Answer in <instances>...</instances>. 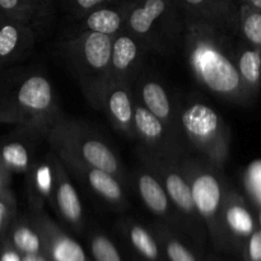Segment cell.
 Returning a JSON list of instances; mask_svg holds the SVG:
<instances>
[{
	"label": "cell",
	"instance_id": "obj_1",
	"mask_svg": "<svg viewBox=\"0 0 261 261\" xmlns=\"http://www.w3.org/2000/svg\"><path fill=\"white\" fill-rule=\"evenodd\" d=\"M191 65L201 83L211 91L227 94L240 86V73L232 61L222 51L206 43L196 41L191 51Z\"/></svg>",
	"mask_w": 261,
	"mask_h": 261
},
{
	"label": "cell",
	"instance_id": "obj_2",
	"mask_svg": "<svg viewBox=\"0 0 261 261\" xmlns=\"http://www.w3.org/2000/svg\"><path fill=\"white\" fill-rule=\"evenodd\" d=\"M181 121L191 139L199 143L209 142L219 127L218 115L204 103H194L188 107L182 114Z\"/></svg>",
	"mask_w": 261,
	"mask_h": 261
},
{
	"label": "cell",
	"instance_id": "obj_3",
	"mask_svg": "<svg viewBox=\"0 0 261 261\" xmlns=\"http://www.w3.org/2000/svg\"><path fill=\"white\" fill-rule=\"evenodd\" d=\"M191 195L195 211L203 218L212 219L216 216L222 199V189L216 176L209 172L199 173L191 184Z\"/></svg>",
	"mask_w": 261,
	"mask_h": 261
},
{
	"label": "cell",
	"instance_id": "obj_4",
	"mask_svg": "<svg viewBox=\"0 0 261 261\" xmlns=\"http://www.w3.org/2000/svg\"><path fill=\"white\" fill-rule=\"evenodd\" d=\"M41 239L45 255L50 261H88L83 247L55 227L46 224L42 228Z\"/></svg>",
	"mask_w": 261,
	"mask_h": 261
},
{
	"label": "cell",
	"instance_id": "obj_5",
	"mask_svg": "<svg viewBox=\"0 0 261 261\" xmlns=\"http://www.w3.org/2000/svg\"><path fill=\"white\" fill-rule=\"evenodd\" d=\"M17 102L20 107L30 111H46L53 103L51 84L43 76H30L20 84Z\"/></svg>",
	"mask_w": 261,
	"mask_h": 261
},
{
	"label": "cell",
	"instance_id": "obj_6",
	"mask_svg": "<svg viewBox=\"0 0 261 261\" xmlns=\"http://www.w3.org/2000/svg\"><path fill=\"white\" fill-rule=\"evenodd\" d=\"M171 0H139L127 14L130 30L145 35L155 22L170 9Z\"/></svg>",
	"mask_w": 261,
	"mask_h": 261
},
{
	"label": "cell",
	"instance_id": "obj_7",
	"mask_svg": "<svg viewBox=\"0 0 261 261\" xmlns=\"http://www.w3.org/2000/svg\"><path fill=\"white\" fill-rule=\"evenodd\" d=\"M83 54L87 64L96 70H103L111 61L112 40L109 35L91 32L83 42Z\"/></svg>",
	"mask_w": 261,
	"mask_h": 261
},
{
	"label": "cell",
	"instance_id": "obj_8",
	"mask_svg": "<svg viewBox=\"0 0 261 261\" xmlns=\"http://www.w3.org/2000/svg\"><path fill=\"white\" fill-rule=\"evenodd\" d=\"M81 153L83 160L92 168L109 172L111 175H116L119 172V162L112 153V150L105 143L97 139H88L82 144Z\"/></svg>",
	"mask_w": 261,
	"mask_h": 261
},
{
	"label": "cell",
	"instance_id": "obj_9",
	"mask_svg": "<svg viewBox=\"0 0 261 261\" xmlns=\"http://www.w3.org/2000/svg\"><path fill=\"white\" fill-rule=\"evenodd\" d=\"M138 188L140 196L150 212L158 216H165L168 211V198L165 189L152 175L139 176Z\"/></svg>",
	"mask_w": 261,
	"mask_h": 261
},
{
	"label": "cell",
	"instance_id": "obj_10",
	"mask_svg": "<svg viewBox=\"0 0 261 261\" xmlns=\"http://www.w3.org/2000/svg\"><path fill=\"white\" fill-rule=\"evenodd\" d=\"M56 201H58L60 213L68 222L74 224L81 223L82 221V203L75 188L66 178L60 180L56 190Z\"/></svg>",
	"mask_w": 261,
	"mask_h": 261
},
{
	"label": "cell",
	"instance_id": "obj_11",
	"mask_svg": "<svg viewBox=\"0 0 261 261\" xmlns=\"http://www.w3.org/2000/svg\"><path fill=\"white\" fill-rule=\"evenodd\" d=\"M143 102L145 107L162 121H167L171 116V103L165 88L157 82H148L142 89Z\"/></svg>",
	"mask_w": 261,
	"mask_h": 261
},
{
	"label": "cell",
	"instance_id": "obj_12",
	"mask_svg": "<svg viewBox=\"0 0 261 261\" xmlns=\"http://www.w3.org/2000/svg\"><path fill=\"white\" fill-rule=\"evenodd\" d=\"M122 23V14L110 8H96L91 10L86 18V25L91 32L114 35L120 30Z\"/></svg>",
	"mask_w": 261,
	"mask_h": 261
},
{
	"label": "cell",
	"instance_id": "obj_13",
	"mask_svg": "<svg viewBox=\"0 0 261 261\" xmlns=\"http://www.w3.org/2000/svg\"><path fill=\"white\" fill-rule=\"evenodd\" d=\"M166 193L180 211L186 214H194L195 205L191 195V188L185 178L176 172H170L166 176Z\"/></svg>",
	"mask_w": 261,
	"mask_h": 261
},
{
	"label": "cell",
	"instance_id": "obj_14",
	"mask_svg": "<svg viewBox=\"0 0 261 261\" xmlns=\"http://www.w3.org/2000/svg\"><path fill=\"white\" fill-rule=\"evenodd\" d=\"M88 182L97 194L109 201L121 203L124 200L121 186L115 180L114 175L98 168H92L88 172Z\"/></svg>",
	"mask_w": 261,
	"mask_h": 261
},
{
	"label": "cell",
	"instance_id": "obj_15",
	"mask_svg": "<svg viewBox=\"0 0 261 261\" xmlns=\"http://www.w3.org/2000/svg\"><path fill=\"white\" fill-rule=\"evenodd\" d=\"M13 246L22 255L45 254L43 242L40 234L27 224H17L12 232Z\"/></svg>",
	"mask_w": 261,
	"mask_h": 261
},
{
	"label": "cell",
	"instance_id": "obj_16",
	"mask_svg": "<svg viewBox=\"0 0 261 261\" xmlns=\"http://www.w3.org/2000/svg\"><path fill=\"white\" fill-rule=\"evenodd\" d=\"M20 22L8 18L0 19V61L8 60L17 51L22 37Z\"/></svg>",
	"mask_w": 261,
	"mask_h": 261
},
{
	"label": "cell",
	"instance_id": "obj_17",
	"mask_svg": "<svg viewBox=\"0 0 261 261\" xmlns=\"http://www.w3.org/2000/svg\"><path fill=\"white\" fill-rule=\"evenodd\" d=\"M134 121L138 133L149 142L158 140L163 134V124L147 107L137 106L134 110Z\"/></svg>",
	"mask_w": 261,
	"mask_h": 261
},
{
	"label": "cell",
	"instance_id": "obj_18",
	"mask_svg": "<svg viewBox=\"0 0 261 261\" xmlns=\"http://www.w3.org/2000/svg\"><path fill=\"white\" fill-rule=\"evenodd\" d=\"M138 56V46L132 37L121 36L112 43L111 63L117 71H124Z\"/></svg>",
	"mask_w": 261,
	"mask_h": 261
},
{
	"label": "cell",
	"instance_id": "obj_19",
	"mask_svg": "<svg viewBox=\"0 0 261 261\" xmlns=\"http://www.w3.org/2000/svg\"><path fill=\"white\" fill-rule=\"evenodd\" d=\"M0 162L9 171L23 172L30 166V153L22 143H7L0 150Z\"/></svg>",
	"mask_w": 261,
	"mask_h": 261
},
{
	"label": "cell",
	"instance_id": "obj_20",
	"mask_svg": "<svg viewBox=\"0 0 261 261\" xmlns=\"http://www.w3.org/2000/svg\"><path fill=\"white\" fill-rule=\"evenodd\" d=\"M129 239L134 249L148 261H157L160 257V250L152 234L142 226L134 224L129 229Z\"/></svg>",
	"mask_w": 261,
	"mask_h": 261
},
{
	"label": "cell",
	"instance_id": "obj_21",
	"mask_svg": "<svg viewBox=\"0 0 261 261\" xmlns=\"http://www.w3.org/2000/svg\"><path fill=\"white\" fill-rule=\"evenodd\" d=\"M109 110L115 120L122 126L132 124L134 119V109H133L132 99L126 91L117 88L109 97Z\"/></svg>",
	"mask_w": 261,
	"mask_h": 261
},
{
	"label": "cell",
	"instance_id": "obj_22",
	"mask_svg": "<svg viewBox=\"0 0 261 261\" xmlns=\"http://www.w3.org/2000/svg\"><path fill=\"white\" fill-rule=\"evenodd\" d=\"M42 4V0H0V18L22 22Z\"/></svg>",
	"mask_w": 261,
	"mask_h": 261
},
{
	"label": "cell",
	"instance_id": "obj_23",
	"mask_svg": "<svg viewBox=\"0 0 261 261\" xmlns=\"http://www.w3.org/2000/svg\"><path fill=\"white\" fill-rule=\"evenodd\" d=\"M226 222L232 233L237 237H250L254 232V221L249 212L240 205L229 206L226 213Z\"/></svg>",
	"mask_w": 261,
	"mask_h": 261
},
{
	"label": "cell",
	"instance_id": "obj_24",
	"mask_svg": "<svg viewBox=\"0 0 261 261\" xmlns=\"http://www.w3.org/2000/svg\"><path fill=\"white\" fill-rule=\"evenodd\" d=\"M91 251L94 261H122L116 246L103 234H97L91 242Z\"/></svg>",
	"mask_w": 261,
	"mask_h": 261
},
{
	"label": "cell",
	"instance_id": "obj_25",
	"mask_svg": "<svg viewBox=\"0 0 261 261\" xmlns=\"http://www.w3.org/2000/svg\"><path fill=\"white\" fill-rule=\"evenodd\" d=\"M240 73L250 83H256L261 73V56L256 51H245L240 59Z\"/></svg>",
	"mask_w": 261,
	"mask_h": 261
},
{
	"label": "cell",
	"instance_id": "obj_26",
	"mask_svg": "<svg viewBox=\"0 0 261 261\" xmlns=\"http://www.w3.org/2000/svg\"><path fill=\"white\" fill-rule=\"evenodd\" d=\"M244 33L255 45H261V13L255 8L245 7Z\"/></svg>",
	"mask_w": 261,
	"mask_h": 261
},
{
	"label": "cell",
	"instance_id": "obj_27",
	"mask_svg": "<svg viewBox=\"0 0 261 261\" xmlns=\"http://www.w3.org/2000/svg\"><path fill=\"white\" fill-rule=\"evenodd\" d=\"M188 9L198 13L219 12L228 8L229 0H180Z\"/></svg>",
	"mask_w": 261,
	"mask_h": 261
},
{
	"label": "cell",
	"instance_id": "obj_28",
	"mask_svg": "<svg viewBox=\"0 0 261 261\" xmlns=\"http://www.w3.org/2000/svg\"><path fill=\"white\" fill-rule=\"evenodd\" d=\"M166 254L170 261H196L190 250L186 249L180 241L168 239L166 242Z\"/></svg>",
	"mask_w": 261,
	"mask_h": 261
},
{
	"label": "cell",
	"instance_id": "obj_29",
	"mask_svg": "<svg viewBox=\"0 0 261 261\" xmlns=\"http://www.w3.org/2000/svg\"><path fill=\"white\" fill-rule=\"evenodd\" d=\"M246 260L261 261V228L250 234L246 245Z\"/></svg>",
	"mask_w": 261,
	"mask_h": 261
},
{
	"label": "cell",
	"instance_id": "obj_30",
	"mask_svg": "<svg viewBox=\"0 0 261 261\" xmlns=\"http://www.w3.org/2000/svg\"><path fill=\"white\" fill-rule=\"evenodd\" d=\"M12 216V203L8 200V198L0 199V232L4 229Z\"/></svg>",
	"mask_w": 261,
	"mask_h": 261
},
{
	"label": "cell",
	"instance_id": "obj_31",
	"mask_svg": "<svg viewBox=\"0 0 261 261\" xmlns=\"http://www.w3.org/2000/svg\"><path fill=\"white\" fill-rule=\"evenodd\" d=\"M106 2L107 0H70L75 9L81 10V12H91V10L101 7Z\"/></svg>",
	"mask_w": 261,
	"mask_h": 261
},
{
	"label": "cell",
	"instance_id": "obj_32",
	"mask_svg": "<svg viewBox=\"0 0 261 261\" xmlns=\"http://www.w3.org/2000/svg\"><path fill=\"white\" fill-rule=\"evenodd\" d=\"M8 180H9V170L0 162V199L8 198Z\"/></svg>",
	"mask_w": 261,
	"mask_h": 261
},
{
	"label": "cell",
	"instance_id": "obj_33",
	"mask_svg": "<svg viewBox=\"0 0 261 261\" xmlns=\"http://www.w3.org/2000/svg\"><path fill=\"white\" fill-rule=\"evenodd\" d=\"M37 181H40L38 182V188L41 190L45 191V193H47V190H50V172L46 168H42L41 171H38Z\"/></svg>",
	"mask_w": 261,
	"mask_h": 261
},
{
	"label": "cell",
	"instance_id": "obj_34",
	"mask_svg": "<svg viewBox=\"0 0 261 261\" xmlns=\"http://www.w3.org/2000/svg\"><path fill=\"white\" fill-rule=\"evenodd\" d=\"M22 256L15 249H7L0 256V261H20Z\"/></svg>",
	"mask_w": 261,
	"mask_h": 261
},
{
	"label": "cell",
	"instance_id": "obj_35",
	"mask_svg": "<svg viewBox=\"0 0 261 261\" xmlns=\"http://www.w3.org/2000/svg\"><path fill=\"white\" fill-rule=\"evenodd\" d=\"M20 261H50L45 254H25Z\"/></svg>",
	"mask_w": 261,
	"mask_h": 261
},
{
	"label": "cell",
	"instance_id": "obj_36",
	"mask_svg": "<svg viewBox=\"0 0 261 261\" xmlns=\"http://www.w3.org/2000/svg\"><path fill=\"white\" fill-rule=\"evenodd\" d=\"M249 2L250 7L255 8V9L261 10V0H247Z\"/></svg>",
	"mask_w": 261,
	"mask_h": 261
},
{
	"label": "cell",
	"instance_id": "obj_37",
	"mask_svg": "<svg viewBox=\"0 0 261 261\" xmlns=\"http://www.w3.org/2000/svg\"><path fill=\"white\" fill-rule=\"evenodd\" d=\"M259 221H260V226H261V212H260V214H259Z\"/></svg>",
	"mask_w": 261,
	"mask_h": 261
}]
</instances>
